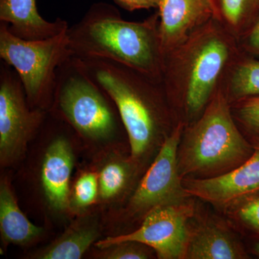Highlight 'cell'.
<instances>
[{
	"label": "cell",
	"mask_w": 259,
	"mask_h": 259,
	"mask_svg": "<svg viewBox=\"0 0 259 259\" xmlns=\"http://www.w3.org/2000/svg\"><path fill=\"white\" fill-rule=\"evenodd\" d=\"M228 208L245 231L253 238H259V192L243 197Z\"/></svg>",
	"instance_id": "cell-21"
},
{
	"label": "cell",
	"mask_w": 259,
	"mask_h": 259,
	"mask_svg": "<svg viewBox=\"0 0 259 259\" xmlns=\"http://www.w3.org/2000/svg\"><path fill=\"white\" fill-rule=\"evenodd\" d=\"M0 231L6 244L25 245L44 233L42 227L32 224L19 207L9 182L0 183Z\"/></svg>",
	"instance_id": "cell-15"
},
{
	"label": "cell",
	"mask_w": 259,
	"mask_h": 259,
	"mask_svg": "<svg viewBox=\"0 0 259 259\" xmlns=\"http://www.w3.org/2000/svg\"><path fill=\"white\" fill-rule=\"evenodd\" d=\"M0 22L6 23L13 35L30 40L56 36L69 27L62 19L49 21L42 18L36 0H0Z\"/></svg>",
	"instance_id": "cell-13"
},
{
	"label": "cell",
	"mask_w": 259,
	"mask_h": 259,
	"mask_svg": "<svg viewBox=\"0 0 259 259\" xmlns=\"http://www.w3.org/2000/svg\"><path fill=\"white\" fill-rule=\"evenodd\" d=\"M241 53L236 37L213 18L163 57L162 86L179 122L188 125L202 114Z\"/></svg>",
	"instance_id": "cell-1"
},
{
	"label": "cell",
	"mask_w": 259,
	"mask_h": 259,
	"mask_svg": "<svg viewBox=\"0 0 259 259\" xmlns=\"http://www.w3.org/2000/svg\"><path fill=\"white\" fill-rule=\"evenodd\" d=\"M48 112L29 104L15 70L0 63V163L8 166L21 157L47 120Z\"/></svg>",
	"instance_id": "cell-7"
},
{
	"label": "cell",
	"mask_w": 259,
	"mask_h": 259,
	"mask_svg": "<svg viewBox=\"0 0 259 259\" xmlns=\"http://www.w3.org/2000/svg\"><path fill=\"white\" fill-rule=\"evenodd\" d=\"M253 239H254V241L251 245L250 250L253 255L259 258V238H253Z\"/></svg>",
	"instance_id": "cell-26"
},
{
	"label": "cell",
	"mask_w": 259,
	"mask_h": 259,
	"mask_svg": "<svg viewBox=\"0 0 259 259\" xmlns=\"http://www.w3.org/2000/svg\"><path fill=\"white\" fill-rule=\"evenodd\" d=\"M191 197L220 208H228L243 197L259 192V146L241 166L222 176L209 179H182Z\"/></svg>",
	"instance_id": "cell-10"
},
{
	"label": "cell",
	"mask_w": 259,
	"mask_h": 259,
	"mask_svg": "<svg viewBox=\"0 0 259 259\" xmlns=\"http://www.w3.org/2000/svg\"><path fill=\"white\" fill-rule=\"evenodd\" d=\"M214 18L239 40L259 15V0H210Z\"/></svg>",
	"instance_id": "cell-18"
},
{
	"label": "cell",
	"mask_w": 259,
	"mask_h": 259,
	"mask_svg": "<svg viewBox=\"0 0 259 259\" xmlns=\"http://www.w3.org/2000/svg\"><path fill=\"white\" fill-rule=\"evenodd\" d=\"M78 59L115 102L128 138L131 159L140 161L176 125H171L175 115L161 82L108 59Z\"/></svg>",
	"instance_id": "cell-3"
},
{
	"label": "cell",
	"mask_w": 259,
	"mask_h": 259,
	"mask_svg": "<svg viewBox=\"0 0 259 259\" xmlns=\"http://www.w3.org/2000/svg\"><path fill=\"white\" fill-rule=\"evenodd\" d=\"M253 152L221 86L202 114L185 125L177 153L179 172L182 179L222 176L245 163Z\"/></svg>",
	"instance_id": "cell-4"
},
{
	"label": "cell",
	"mask_w": 259,
	"mask_h": 259,
	"mask_svg": "<svg viewBox=\"0 0 259 259\" xmlns=\"http://www.w3.org/2000/svg\"><path fill=\"white\" fill-rule=\"evenodd\" d=\"M185 125L177 122L162 141L154 161L130 199L131 214L144 217L159 206L183 203L191 197L184 187L177 159Z\"/></svg>",
	"instance_id": "cell-8"
},
{
	"label": "cell",
	"mask_w": 259,
	"mask_h": 259,
	"mask_svg": "<svg viewBox=\"0 0 259 259\" xmlns=\"http://www.w3.org/2000/svg\"><path fill=\"white\" fill-rule=\"evenodd\" d=\"M152 248L137 241H125L100 249L97 256L102 259H147Z\"/></svg>",
	"instance_id": "cell-23"
},
{
	"label": "cell",
	"mask_w": 259,
	"mask_h": 259,
	"mask_svg": "<svg viewBox=\"0 0 259 259\" xmlns=\"http://www.w3.org/2000/svg\"><path fill=\"white\" fill-rule=\"evenodd\" d=\"M242 52L259 59V15L253 25L238 40Z\"/></svg>",
	"instance_id": "cell-24"
},
{
	"label": "cell",
	"mask_w": 259,
	"mask_h": 259,
	"mask_svg": "<svg viewBox=\"0 0 259 259\" xmlns=\"http://www.w3.org/2000/svg\"><path fill=\"white\" fill-rule=\"evenodd\" d=\"M99 198L98 173L87 171L80 175L70 194L69 208L83 209Z\"/></svg>",
	"instance_id": "cell-22"
},
{
	"label": "cell",
	"mask_w": 259,
	"mask_h": 259,
	"mask_svg": "<svg viewBox=\"0 0 259 259\" xmlns=\"http://www.w3.org/2000/svg\"><path fill=\"white\" fill-rule=\"evenodd\" d=\"M193 204H167L152 209L142 225L128 234L108 237L95 243L99 249L125 241H137L152 248L160 259H185L190 240L189 222L193 217Z\"/></svg>",
	"instance_id": "cell-9"
},
{
	"label": "cell",
	"mask_w": 259,
	"mask_h": 259,
	"mask_svg": "<svg viewBox=\"0 0 259 259\" xmlns=\"http://www.w3.org/2000/svg\"><path fill=\"white\" fill-rule=\"evenodd\" d=\"M233 118L253 147L259 146V95L231 102Z\"/></svg>",
	"instance_id": "cell-20"
},
{
	"label": "cell",
	"mask_w": 259,
	"mask_h": 259,
	"mask_svg": "<svg viewBox=\"0 0 259 259\" xmlns=\"http://www.w3.org/2000/svg\"><path fill=\"white\" fill-rule=\"evenodd\" d=\"M221 86L230 102L259 95V59L242 52L228 70Z\"/></svg>",
	"instance_id": "cell-17"
},
{
	"label": "cell",
	"mask_w": 259,
	"mask_h": 259,
	"mask_svg": "<svg viewBox=\"0 0 259 259\" xmlns=\"http://www.w3.org/2000/svg\"><path fill=\"white\" fill-rule=\"evenodd\" d=\"M67 30L49 38L25 40L0 22V58L15 70L34 108L48 112L52 106L58 69L72 56Z\"/></svg>",
	"instance_id": "cell-6"
},
{
	"label": "cell",
	"mask_w": 259,
	"mask_h": 259,
	"mask_svg": "<svg viewBox=\"0 0 259 259\" xmlns=\"http://www.w3.org/2000/svg\"><path fill=\"white\" fill-rule=\"evenodd\" d=\"M100 236L93 219L77 220L55 241L34 255L37 259H79Z\"/></svg>",
	"instance_id": "cell-16"
},
{
	"label": "cell",
	"mask_w": 259,
	"mask_h": 259,
	"mask_svg": "<svg viewBox=\"0 0 259 259\" xmlns=\"http://www.w3.org/2000/svg\"><path fill=\"white\" fill-rule=\"evenodd\" d=\"M136 162L123 158H110L105 162L98 173L99 198L110 202L119 197L132 178Z\"/></svg>",
	"instance_id": "cell-19"
},
{
	"label": "cell",
	"mask_w": 259,
	"mask_h": 259,
	"mask_svg": "<svg viewBox=\"0 0 259 259\" xmlns=\"http://www.w3.org/2000/svg\"><path fill=\"white\" fill-rule=\"evenodd\" d=\"M116 5L129 12L139 10L158 9L159 0H113Z\"/></svg>",
	"instance_id": "cell-25"
},
{
	"label": "cell",
	"mask_w": 259,
	"mask_h": 259,
	"mask_svg": "<svg viewBox=\"0 0 259 259\" xmlns=\"http://www.w3.org/2000/svg\"><path fill=\"white\" fill-rule=\"evenodd\" d=\"M74 164L71 142L65 134H57L47 148L40 169L44 195L51 208L58 212L69 209L70 179Z\"/></svg>",
	"instance_id": "cell-12"
},
{
	"label": "cell",
	"mask_w": 259,
	"mask_h": 259,
	"mask_svg": "<svg viewBox=\"0 0 259 259\" xmlns=\"http://www.w3.org/2000/svg\"><path fill=\"white\" fill-rule=\"evenodd\" d=\"M241 242L223 227L214 223L199 225L190 229V240L185 258H249Z\"/></svg>",
	"instance_id": "cell-14"
},
{
	"label": "cell",
	"mask_w": 259,
	"mask_h": 259,
	"mask_svg": "<svg viewBox=\"0 0 259 259\" xmlns=\"http://www.w3.org/2000/svg\"><path fill=\"white\" fill-rule=\"evenodd\" d=\"M158 12L142 22L124 20L112 5L95 3L67 35L72 56L120 63L161 82L163 57Z\"/></svg>",
	"instance_id": "cell-2"
},
{
	"label": "cell",
	"mask_w": 259,
	"mask_h": 259,
	"mask_svg": "<svg viewBox=\"0 0 259 259\" xmlns=\"http://www.w3.org/2000/svg\"><path fill=\"white\" fill-rule=\"evenodd\" d=\"M49 111L92 141H110L124 127L111 97L73 56L58 69Z\"/></svg>",
	"instance_id": "cell-5"
},
{
	"label": "cell",
	"mask_w": 259,
	"mask_h": 259,
	"mask_svg": "<svg viewBox=\"0 0 259 259\" xmlns=\"http://www.w3.org/2000/svg\"><path fill=\"white\" fill-rule=\"evenodd\" d=\"M158 13L163 57L214 18L210 0H159Z\"/></svg>",
	"instance_id": "cell-11"
}]
</instances>
